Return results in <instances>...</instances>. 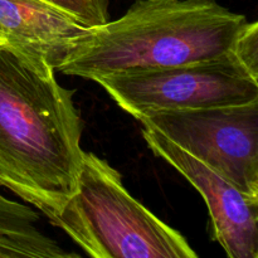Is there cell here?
Listing matches in <instances>:
<instances>
[{
    "label": "cell",
    "mask_w": 258,
    "mask_h": 258,
    "mask_svg": "<svg viewBox=\"0 0 258 258\" xmlns=\"http://www.w3.org/2000/svg\"><path fill=\"white\" fill-rule=\"evenodd\" d=\"M54 68L30 50L0 45V185L48 216L77 190L83 121Z\"/></svg>",
    "instance_id": "cell-1"
},
{
    "label": "cell",
    "mask_w": 258,
    "mask_h": 258,
    "mask_svg": "<svg viewBox=\"0 0 258 258\" xmlns=\"http://www.w3.org/2000/svg\"><path fill=\"white\" fill-rule=\"evenodd\" d=\"M247 23L218 0H136L118 19L66 43L54 71L96 82L217 59L231 54Z\"/></svg>",
    "instance_id": "cell-2"
},
{
    "label": "cell",
    "mask_w": 258,
    "mask_h": 258,
    "mask_svg": "<svg viewBox=\"0 0 258 258\" xmlns=\"http://www.w3.org/2000/svg\"><path fill=\"white\" fill-rule=\"evenodd\" d=\"M47 218L93 258H197L183 234L134 198L121 174L83 150L77 190Z\"/></svg>",
    "instance_id": "cell-3"
},
{
    "label": "cell",
    "mask_w": 258,
    "mask_h": 258,
    "mask_svg": "<svg viewBox=\"0 0 258 258\" xmlns=\"http://www.w3.org/2000/svg\"><path fill=\"white\" fill-rule=\"evenodd\" d=\"M96 83L136 120L158 111L222 107L258 101V80L232 54L111 76Z\"/></svg>",
    "instance_id": "cell-4"
},
{
    "label": "cell",
    "mask_w": 258,
    "mask_h": 258,
    "mask_svg": "<svg viewBox=\"0 0 258 258\" xmlns=\"http://www.w3.org/2000/svg\"><path fill=\"white\" fill-rule=\"evenodd\" d=\"M138 121L176 144L242 193L258 198V101L158 111Z\"/></svg>",
    "instance_id": "cell-5"
},
{
    "label": "cell",
    "mask_w": 258,
    "mask_h": 258,
    "mask_svg": "<svg viewBox=\"0 0 258 258\" xmlns=\"http://www.w3.org/2000/svg\"><path fill=\"white\" fill-rule=\"evenodd\" d=\"M141 134L149 149L201 193L209 211L211 237L229 258L258 257V198L246 196L169 139L151 128Z\"/></svg>",
    "instance_id": "cell-6"
},
{
    "label": "cell",
    "mask_w": 258,
    "mask_h": 258,
    "mask_svg": "<svg viewBox=\"0 0 258 258\" xmlns=\"http://www.w3.org/2000/svg\"><path fill=\"white\" fill-rule=\"evenodd\" d=\"M85 27L43 0H0V32L8 44L42 55L53 68L66 43Z\"/></svg>",
    "instance_id": "cell-7"
},
{
    "label": "cell",
    "mask_w": 258,
    "mask_h": 258,
    "mask_svg": "<svg viewBox=\"0 0 258 258\" xmlns=\"http://www.w3.org/2000/svg\"><path fill=\"white\" fill-rule=\"evenodd\" d=\"M38 221L39 217L33 209L0 194V258L76 257L45 236Z\"/></svg>",
    "instance_id": "cell-8"
},
{
    "label": "cell",
    "mask_w": 258,
    "mask_h": 258,
    "mask_svg": "<svg viewBox=\"0 0 258 258\" xmlns=\"http://www.w3.org/2000/svg\"><path fill=\"white\" fill-rule=\"evenodd\" d=\"M72 17L85 28L97 27L110 20V0H43Z\"/></svg>",
    "instance_id": "cell-9"
},
{
    "label": "cell",
    "mask_w": 258,
    "mask_h": 258,
    "mask_svg": "<svg viewBox=\"0 0 258 258\" xmlns=\"http://www.w3.org/2000/svg\"><path fill=\"white\" fill-rule=\"evenodd\" d=\"M234 59L256 80H258V24L248 22L239 32L232 45Z\"/></svg>",
    "instance_id": "cell-10"
},
{
    "label": "cell",
    "mask_w": 258,
    "mask_h": 258,
    "mask_svg": "<svg viewBox=\"0 0 258 258\" xmlns=\"http://www.w3.org/2000/svg\"><path fill=\"white\" fill-rule=\"evenodd\" d=\"M4 43V39H3V35H2V32H0V45Z\"/></svg>",
    "instance_id": "cell-11"
}]
</instances>
